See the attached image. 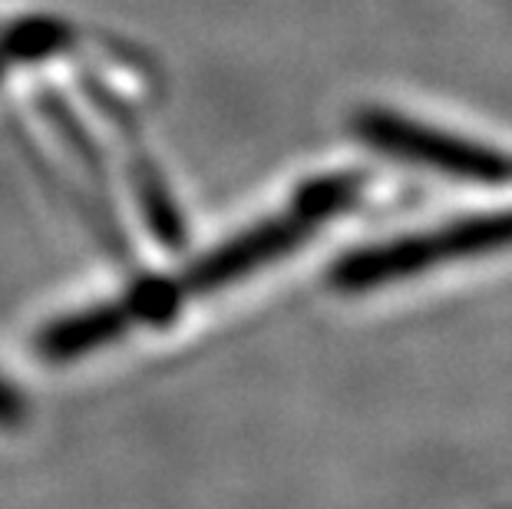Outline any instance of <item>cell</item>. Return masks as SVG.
I'll list each match as a JSON object with an SVG mask.
<instances>
[{"label": "cell", "instance_id": "277c9868", "mask_svg": "<svg viewBox=\"0 0 512 509\" xmlns=\"http://www.w3.org/2000/svg\"><path fill=\"white\" fill-rule=\"evenodd\" d=\"M129 324H133V311H129L123 298L116 305H100L53 321L47 331H40L37 348L40 357H47V361H73V357H83L86 351L110 344Z\"/></svg>", "mask_w": 512, "mask_h": 509}, {"label": "cell", "instance_id": "5b68a950", "mask_svg": "<svg viewBox=\"0 0 512 509\" xmlns=\"http://www.w3.org/2000/svg\"><path fill=\"white\" fill-rule=\"evenodd\" d=\"M24 420V400L0 377V427H17Z\"/></svg>", "mask_w": 512, "mask_h": 509}, {"label": "cell", "instance_id": "7a4b0ae2", "mask_svg": "<svg viewBox=\"0 0 512 509\" xmlns=\"http://www.w3.org/2000/svg\"><path fill=\"white\" fill-rule=\"evenodd\" d=\"M361 192V179L357 176H324L304 186L294 205L285 215L255 225V229L242 232L232 242L219 245L215 252L199 258L189 272L182 275V291H219L225 285H235L245 275L258 272L278 258L291 255L304 238H311L331 215H341L347 205Z\"/></svg>", "mask_w": 512, "mask_h": 509}, {"label": "cell", "instance_id": "3957f363", "mask_svg": "<svg viewBox=\"0 0 512 509\" xmlns=\"http://www.w3.org/2000/svg\"><path fill=\"white\" fill-rule=\"evenodd\" d=\"M354 133L370 149L387 153L394 159L427 166L440 176L463 182H503L512 176V162L493 146H483L476 139L446 133V129L417 123L394 110H364L354 116Z\"/></svg>", "mask_w": 512, "mask_h": 509}, {"label": "cell", "instance_id": "6da1fadb", "mask_svg": "<svg viewBox=\"0 0 512 509\" xmlns=\"http://www.w3.org/2000/svg\"><path fill=\"white\" fill-rule=\"evenodd\" d=\"M512 248V209L483 212L456 219L440 229L403 235L394 242L357 248L331 268V288L344 295H361L397 281L417 278L437 265L470 262V258L499 255Z\"/></svg>", "mask_w": 512, "mask_h": 509}]
</instances>
